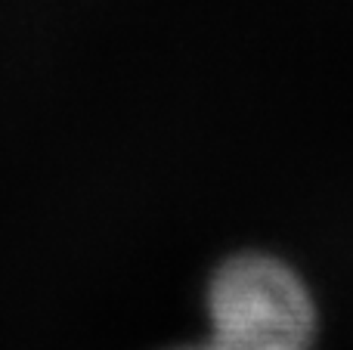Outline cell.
<instances>
[{
	"mask_svg": "<svg viewBox=\"0 0 353 350\" xmlns=\"http://www.w3.org/2000/svg\"><path fill=\"white\" fill-rule=\"evenodd\" d=\"M208 341L223 350H310L316 301L292 264L263 251H242L214 270L205 291Z\"/></svg>",
	"mask_w": 353,
	"mask_h": 350,
	"instance_id": "6da1fadb",
	"label": "cell"
},
{
	"mask_svg": "<svg viewBox=\"0 0 353 350\" xmlns=\"http://www.w3.org/2000/svg\"><path fill=\"white\" fill-rule=\"evenodd\" d=\"M176 350H217L211 344V341H205V344H192V347H176Z\"/></svg>",
	"mask_w": 353,
	"mask_h": 350,
	"instance_id": "7a4b0ae2",
	"label": "cell"
}]
</instances>
